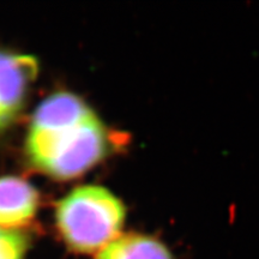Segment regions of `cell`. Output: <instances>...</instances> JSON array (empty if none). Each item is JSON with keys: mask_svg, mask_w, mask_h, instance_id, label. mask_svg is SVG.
Instances as JSON below:
<instances>
[{"mask_svg": "<svg viewBox=\"0 0 259 259\" xmlns=\"http://www.w3.org/2000/svg\"><path fill=\"white\" fill-rule=\"evenodd\" d=\"M96 259H174L161 241L151 236L128 233L118 238L97 252Z\"/></svg>", "mask_w": 259, "mask_h": 259, "instance_id": "obj_5", "label": "cell"}, {"mask_svg": "<svg viewBox=\"0 0 259 259\" xmlns=\"http://www.w3.org/2000/svg\"><path fill=\"white\" fill-rule=\"evenodd\" d=\"M126 218L124 204L102 186L84 185L59 200L56 225L71 251L89 254L100 252L121 234Z\"/></svg>", "mask_w": 259, "mask_h": 259, "instance_id": "obj_2", "label": "cell"}, {"mask_svg": "<svg viewBox=\"0 0 259 259\" xmlns=\"http://www.w3.org/2000/svg\"><path fill=\"white\" fill-rule=\"evenodd\" d=\"M37 73L36 58L0 48V132L17 120Z\"/></svg>", "mask_w": 259, "mask_h": 259, "instance_id": "obj_3", "label": "cell"}, {"mask_svg": "<svg viewBox=\"0 0 259 259\" xmlns=\"http://www.w3.org/2000/svg\"><path fill=\"white\" fill-rule=\"evenodd\" d=\"M40 194L32 184L19 177H0V228L19 231L36 215Z\"/></svg>", "mask_w": 259, "mask_h": 259, "instance_id": "obj_4", "label": "cell"}, {"mask_svg": "<svg viewBox=\"0 0 259 259\" xmlns=\"http://www.w3.org/2000/svg\"><path fill=\"white\" fill-rule=\"evenodd\" d=\"M112 135L79 96L58 92L32 114L25 141L30 164L56 180L80 177L112 148Z\"/></svg>", "mask_w": 259, "mask_h": 259, "instance_id": "obj_1", "label": "cell"}, {"mask_svg": "<svg viewBox=\"0 0 259 259\" xmlns=\"http://www.w3.org/2000/svg\"><path fill=\"white\" fill-rule=\"evenodd\" d=\"M30 246L28 234L0 228V259H25Z\"/></svg>", "mask_w": 259, "mask_h": 259, "instance_id": "obj_6", "label": "cell"}]
</instances>
